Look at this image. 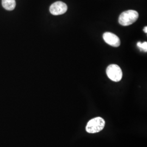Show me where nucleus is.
I'll return each mask as SVG.
<instances>
[{"label": "nucleus", "instance_id": "obj_1", "mask_svg": "<svg viewBox=\"0 0 147 147\" xmlns=\"http://www.w3.org/2000/svg\"><path fill=\"white\" fill-rule=\"evenodd\" d=\"M138 12L134 10H128L123 12L119 17V23L122 26H127L132 25L138 18Z\"/></svg>", "mask_w": 147, "mask_h": 147}, {"label": "nucleus", "instance_id": "obj_2", "mask_svg": "<svg viewBox=\"0 0 147 147\" xmlns=\"http://www.w3.org/2000/svg\"><path fill=\"white\" fill-rule=\"evenodd\" d=\"M105 121L101 117H96L88 122L86 130L90 134H94L101 131L105 127Z\"/></svg>", "mask_w": 147, "mask_h": 147}, {"label": "nucleus", "instance_id": "obj_3", "mask_svg": "<svg viewBox=\"0 0 147 147\" xmlns=\"http://www.w3.org/2000/svg\"><path fill=\"white\" fill-rule=\"evenodd\" d=\"M106 74L109 79L115 82H119L123 76L121 68L116 64H111L106 69Z\"/></svg>", "mask_w": 147, "mask_h": 147}, {"label": "nucleus", "instance_id": "obj_4", "mask_svg": "<svg viewBox=\"0 0 147 147\" xmlns=\"http://www.w3.org/2000/svg\"><path fill=\"white\" fill-rule=\"evenodd\" d=\"M68 9L67 5L61 1L53 3L50 7V11L53 16H59L64 14Z\"/></svg>", "mask_w": 147, "mask_h": 147}, {"label": "nucleus", "instance_id": "obj_5", "mask_svg": "<svg viewBox=\"0 0 147 147\" xmlns=\"http://www.w3.org/2000/svg\"><path fill=\"white\" fill-rule=\"evenodd\" d=\"M103 39L105 42L110 46L118 47L120 46L121 41L119 37L111 32H105L103 34Z\"/></svg>", "mask_w": 147, "mask_h": 147}, {"label": "nucleus", "instance_id": "obj_6", "mask_svg": "<svg viewBox=\"0 0 147 147\" xmlns=\"http://www.w3.org/2000/svg\"><path fill=\"white\" fill-rule=\"evenodd\" d=\"M3 7L7 11H13L16 8V0H2Z\"/></svg>", "mask_w": 147, "mask_h": 147}, {"label": "nucleus", "instance_id": "obj_7", "mask_svg": "<svg viewBox=\"0 0 147 147\" xmlns=\"http://www.w3.org/2000/svg\"><path fill=\"white\" fill-rule=\"evenodd\" d=\"M137 47H139L141 50V51H144V52L147 53V42H137Z\"/></svg>", "mask_w": 147, "mask_h": 147}, {"label": "nucleus", "instance_id": "obj_8", "mask_svg": "<svg viewBox=\"0 0 147 147\" xmlns=\"http://www.w3.org/2000/svg\"><path fill=\"white\" fill-rule=\"evenodd\" d=\"M143 31L144 32L146 33H147V27L146 26L144 28V29H143Z\"/></svg>", "mask_w": 147, "mask_h": 147}]
</instances>
